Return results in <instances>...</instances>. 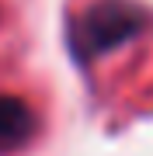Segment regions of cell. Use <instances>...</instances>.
Returning a JSON list of instances; mask_svg holds the SVG:
<instances>
[{
	"instance_id": "1",
	"label": "cell",
	"mask_w": 153,
	"mask_h": 156,
	"mask_svg": "<svg viewBox=\"0 0 153 156\" xmlns=\"http://www.w3.org/2000/svg\"><path fill=\"white\" fill-rule=\"evenodd\" d=\"M143 28V14L136 7L122 4V0H104V4L91 7V14L80 17L73 28V49L84 56L104 52L111 45L125 42L129 35H136Z\"/></svg>"
},
{
	"instance_id": "2",
	"label": "cell",
	"mask_w": 153,
	"mask_h": 156,
	"mask_svg": "<svg viewBox=\"0 0 153 156\" xmlns=\"http://www.w3.org/2000/svg\"><path fill=\"white\" fill-rule=\"evenodd\" d=\"M31 111L17 97H0V149H17L31 135Z\"/></svg>"
}]
</instances>
